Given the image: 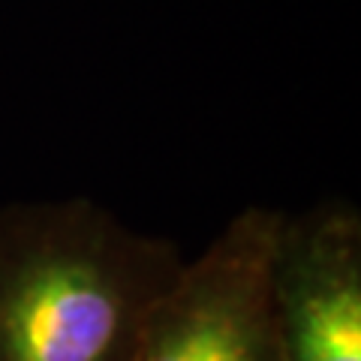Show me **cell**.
<instances>
[{"mask_svg": "<svg viewBox=\"0 0 361 361\" xmlns=\"http://www.w3.org/2000/svg\"><path fill=\"white\" fill-rule=\"evenodd\" d=\"M187 256L87 196L0 205V361H135Z\"/></svg>", "mask_w": 361, "mask_h": 361, "instance_id": "cell-1", "label": "cell"}, {"mask_svg": "<svg viewBox=\"0 0 361 361\" xmlns=\"http://www.w3.org/2000/svg\"><path fill=\"white\" fill-rule=\"evenodd\" d=\"M283 211L247 205L187 259L145 322L135 361H280L271 259Z\"/></svg>", "mask_w": 361, "mask_h": 361, "instance_id": "cell-2", "label": "cell"}, {"mask_svg": "<svg viewBox=\"0 0 361 361\" xmlns=\"http://www.w3.org/2000/svg\"><path fill=\"white\" fill-rule=\"evenodd\" d=\"M271 304L280 361H361V214L353 202L283 211Z\"/></svg>", "mask_w": 361, "mask_h": 361, "instance_id": "cell-3", "label": "cell"}]
</instances>
